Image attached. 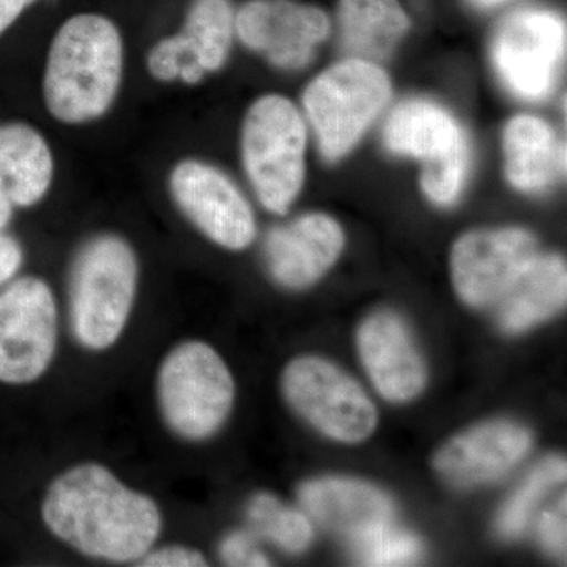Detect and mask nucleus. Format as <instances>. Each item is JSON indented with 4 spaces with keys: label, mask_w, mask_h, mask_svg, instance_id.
Segmentation results:
<instances>
[{
    "label": "nucleus",
    "mask_w": 567,
    "mask_h": 567,
    "mask_svg": "<svg viewBox=\"0 0 567 567\" xmlns=\"http://www.w3.org/2000/svg\"><path fill=\"white\" fill-rule=\"evenodd\" d=\"M386 147L424 162L421 186L432 203L451 205L464 186L468 145L450 112L424 100H410L391 112Z\"/></svg>",
    "instance_id": "6e6552de"
},
{
    "label": "nucleus",
    "mask_w": 567,
    "mask_h": 567,
    "mask_svg": "<svg viewBox=\"0 0 567 567\" xmlns=\"http://www.w3.org/2000/svg\"><path fill=\"white\" fill-rule=\"evenodd\" d=\"M532 445L527 429L492 421L451 439L436 453L434 466L440 476L456 486H477L507 475L527 457Z\"/></svg>",
    "instance_id": "4468645a"
},
{
    "label": "nucleus",
    "mask_w": 567,
    "mask_h": 567,
    "mask_svg": "<svg viewBox=\"0 0 567 567\" xmlns=\"http://www.w3.org/2000/svg\"><path fill=\"white\" fill-rule=\"evenodd\" d=\"M235 382L221 354L207 342H178L156 374V402L169 431L186 442L215 435L233 412Z\"/></svg>",
    "instance_id": "20e7f679"
},
{
    "label": "nucleus",
    "mask_w": 567,
    "mask_h": 567,
    "mask_svg": "<svg viewBox=\"0 0 567 567\" xmlns=\"http://www.w3.org/2000/svg\"><path fill=\"white\" fill-rule=\"evenodd\" d=\"M506 175L522 192H537L565 171L566 152L557 147L548 123L533 115H517L503 134Z\"/></svg>",
    "instance_id": "aec40b11"
},
{
    "label": "nucleus",
    "mask_w": 567,
    "mask_h": 567,
    "mask_svg": "<svg viewBox=\"0 0 567 567\" xmlns=\"http://www.w3.org/2000/svg\"><path fill=\"white\" fill-rule=\"evenodd\" d=\"M338 22L344 50L372 63L385 61L410 24L398 0H341Z\"/></svg>",
    "instance_id": "412c9836"
},
{
    "label": "nucleus",
    "mask_w": 567,
    "mask_h": 567,
    "mask_svg": "<svg viewBox=\"0 0 567 567\" xmlns=\"http://www.w3.org/2000/svg\"><path fill=\"white\" fill-rule=\"evenodd\" d=\"M566 495H563L561 499L551 506V509L546 511L540 516L539 527H537L540 543L550 554L557 555V557H565L566 555Z\"/></svg>",
    "instance_id": "bb28decb"
},
{
    "label": "nucleus",
    "mask_w": 567,
    "mask_h": 567,
    "mask_svg": "<svg viewBox=\"0 0 567 567\" xmlns=\"http://www.w3.org/2000/svg\"><path fill=\"white\" fill-rule=\"evenodd\" d=\"M472 2L477 7H483V9H491V7L499 6L505 0H472Z\"/></svg>",
    "instance_id": "473e14b6"
},
{
    "label": "nucleus",
    "mask_w": 567,
    "mask_h": 567,
    "mask_svg": "<svg viewBox=\"0 0 567 567\" xmlns=\"http://www.w3.org/2000/svg\"><path fill=\"white\" fill-rule=\"evenodd\" d=\"M358 352L375 390L391 402L415 399L425 385V365L405 323L377 312L358 331Z\"/></svg>",
    "instance_id": "dca6fc26"
},
{
    "label": "nucleus",
    "mask_w": 567,
    "mask_h": 567,
    "mask_svg": "<svg viewBox=\"0 0 567 567\" xmlns=\"http://www.w3.org/2000/svg\"><path fill=\"white\" fill-rule=\"evenodd\" d=\"M350 540L354 558L363 566L415 565L423 554L417 537L404 529L395 528L393 522L380 525Z\"/></svg>",
    "instance_id": "393cba45"
},
{
    "label": "nucleus",
    "mask_w": 567,
    "mask_h": 567,
    "mask_svg": "<svg viewBox=\"0 0 567 567\" xmlns=\"http://www.w3.org/2000/svg\"><path fill=\"white\" fill-rule=\"evenodd\" d=\"M306 126L292 102L265 95L246 112L241 153L246 175L267 210L284 215L305 182Z\"/></svg>",
    "instance_id": "39448f33"
},
{
    "label": "nucleus",
    "mask_w": 567,
    "mask_h": 567,
    "mask_svg": "<svg viewBox=\"0 0 567 567\" xmlns=\"http://www.w3.org/2000/svg\"><path fill=\"white\" fill-rule=\"evenodd\" d=\"M223 561L229 566H268L270 561L262 551L257 550L256 540L246 533H233L226 537L219 548Z\"/></svg>",
    "instance_id": "cd10ccee"
},
{
    "label": "nucleus",
    "mask_w": 567,
    "mask_h": 567,
    "mask_svg": "<svg viewBox=\"0 0 567 567\" xmlns=\"http://www.w3.org/2000/svg\"><path fill=\"white\" fill-rule=\"evenodd\" d=\"M37 0H0V37Z\"/></svg>",
    "instance_id": "7c9ffc66"
},
{
    "label": "nucleus",
    "mask_w": 567,
    "mask_h": 567,
    "mask_svg": "<svg viewBox=\"0 0 567 567\" xmlns=\"http://www.w3.org/2000/svg\"><path fill=\"white\" fill-rule=\"evenodd\" d=\"M390 96L385 71L361 59H346L317 76L306 89L305 110L324 158L344 156Z\"/></svg>",
    "instance_id": "423d86ee"
},
{
    "label": "nucleus",
    "mask_w": 567,
    "mask_h": 567,
    "mask_svg": "<svg viewBox=\"0 0 567 567\" xmlns=\"http://www.w3.org/2000/svg\"><path fill=\"white\" fill-rule=\"evenodd\" d=\"M147 70L153 80L159 82H182L196 85L205 78V71L189 58L181 33L159 40L147 55Z\"/></svg>",
    "instance_id": "a878e982"
},
{
    "label": "nucleus",
    "mask_w": 567,
    "mask_h": 567,
    "mask_svg": "<svg viewBox=\"0 0 567 567\" xmlns=\"http://www.w3.org/2000/svg\"><path fill=\"white\" fill-rule=\"evenodd\" d=\"M566 48V24L547 10H518L499 22L494 61L509 91L527 100L550 92L555 70Z\"/></svg>",
    "instance_id": "9b49d317"
},
{
    "label": "nucleus",
    "mask_w": 567,
    "mask_h": 567,
    "mask_svg": "<svg viewBox=\"0 0 567 567\" xmlns=\"http://www.w3.org/2000/svg\"><path fill=\"white\" fill-rule=\"evenodd\" d=\"M346 238L330 216L311 213L278 227L265 244L268 270L287 289L311 286L338 260Z\"/></svg>",
    "instance_id": "2eb2a0df"
},
{
    "label": "nucleus",
    "mask_w": 567,
    "mask_h": 567,
    "mask_svg": "<svg viewBox=\"0 0 567 567\" xmlns=\"http://www.w3.org/2000/svg\"><path fill=\"white\" fill-rule=\"evenodd\" d=\"M144 567H200L207 566V558L196 548L186 546H167L151 548L140 559Z\"/></svg>",
    "instance_id": "c85d7f7f"
},
{
    "label": "nucleus",
    "mask_w": 567,
    "mask_h": 567,
    "mask_svg": "<svg viewBox=\"0 0 567 567\" xmlns=\"http://www.w3.org/2000/svg\"><path fill=\"white\" fill-rule=\"evenodd\" d=\"M248 522L254 535L287 551L301 554L315 537L311 518L284 505L278 496L257 494L248 505Z\"/></svg>",
    "instance_id": "5701e85b"
},
{
    "label": "nucleus",
    "mask_w": 567,
    "mask_h": 567,
    "mask_svg": "<svg viewBox=\"0 0 567 567\" xmlns=\"http://www.w3.org/2000/svg\"><path fill=\"white\" fill-rule=\"evenodd\" d=\"M567 270L558 256H539L525 267L513 286L496 301L499 327L520 333L565 308Z\"/></svg>",
    "instance_id": "6ab92c4d"
},
{
    "label": "nucleus",
    "mask_w": 567,
    "mask_h": 567,
    "mask_svg": "<svg viewBox=\"0 0 567 567\" xmlns=\"http://www.w3.org/2000/svg\"><path fill=\"white\" fill-rule=\"evenodd\" d=\"M192 61L207 73L221 70L229 58L235 13L229 0H194L181 32Z\"/></svg>",
    "instance_id": "4be33fe9"
},
{
    "label": "nucleus",
    "mask_w": 567,
    "mask_h": 567,
    "mask_svg": "<svg viewBox=\"0 0 567 567\" xmlns=\"http://www.w3.org/2000/svg\"><path fill=\"white\" fill-rule=\"evenodd\" d=\"M17 210L18 208L14 207L9 194L0 186V233H7Z\"/></svg>",
    "instance_id": "2f4dec72"
},
{
    "label": "nucleus",
    "mask_w": 567,
    "mask_h": 567,
    "mask_svg": "<svg viewBox=\"0 0 567 567\" xmlns=\"http://www.w3.org/2000/svg\"><path fill=\"white\" fill-rule=\"evenodd\" d=\"M59 342V306L39 276L0 287V383L25 386L47 374Z\"/></svg>",
    "instance_id": "0eeeda50"
},
{
    "label": "nucleus",
    "mask_w": 567,
    "mask_h": 567,
    "mask_svg": "<svg viewBox=\"0 0 567 567\" xmlns=\"http://www.w3.org/2000/svg\"><path fill=\"white\" fill-rule=\"evenodd\" d=\"M140 259L117 234L81 246L70 275V324L78 344L104 352L121 341L140 289Z\"/></svg>",
    "instance_id": "7ed1b4c3"
},
{
    "label": "nucleus",
    "mask_w": 567,
    "mask_h": 567,
    "mask_svg": "<svg viewBox=\"0 0 567 567\" xmlns=\"http://www.w3.org/2000/svg\"><path fill=\"white\" fill-rule=\"evenodd\" d=\"M55 164L47 137L25 122L0 123V186L17 208H32L50 193Z\"/></svg>",
    "instance_id": "a211bd4d"
},
{
    "label": "nucleus",
    "mask_w": 567,
    "mask_h": 567,
    "mask_svg": "<svg viewBox=\"0 0 567 567\" xmlns=\"http://www.w3.org/2000/svg\"><path fill=\"white\" fill-rule=\"evenodd\" d=\"M40 513L55 539L84 557L115 565L140 561L163 532L158 503L96 462L55 476Z\"/></svg>",
    "instance_id": "f257e3e1"
},
{
    "label": "nucleus",
    "mask_w": 567,
    "mask_h": 567,
    "mask_svg": "<svg viewBox=\"0 0 567 567\" xmlns=\"http://www.w3.org/2000/svg\"><path fill=\"white\" fill-rule=\"evenodd\" d=\"M282 393L298 415L338 442L360 443L375 431V405L363 388L322 358L290 361L282 372Z\"/></svg>",
    "instance_id": "1a4fd4ad"
},
{
    "label": "nucleus",
    "mask_w": 567,
    "mask_h": 567,
    "mask_svg": "<svg viewBox=\"0 0 567 567\" xmlns=\"http://www.w3.org/2000/svg\"><path fill=\"white\" fill-rule=\"evenodd\" d=\"M298 499L311 520L350 539L394 518L390 496L371 484L349 477L309 481L298 491Z\"/></svg>",
    "instance_id": "f3484780"
},
{
    "label": "nucleus",
    "mask_w": 567,
    "mask_h": 567,
    "mask_svg": "<svg viewBox=\"0 0 567 567\" xmlns=\"http://www.w3.org/2000/svg\"><path fill=\"white\" fill-rule=\"evenodd\" d=\"M123 69L125 48L117 25L103 14H74L48 50L44 106L63 125L99 121L117 100Z\"/></svg>",
    "instance_id": "f03ea898"
},
{
    "label": "nucleus",
    "mask_w": 567,
    "mask_h": 567,
    "mask_svg": "<svg viewBox=\"0 0 567 567\" xmlns=\"http://www.w3.org/2000/svg\"><path fill=\"white\" fill-rule=\"evenodd\" d=\"M537 254L527 230H476L458 238L451 254L456 292L464 303L495 305Z\"/></svg>",
    "instance_id": "ddd939ff"
},
{
    "label": "nucleus",
    "mask_w": 567,
    "mask_h": 567,
    "mask_svg": "<svg viewBox=\"0 0 567 567\" xmlns=\"http://www.w3.org/2000/svg\"><path fill=\"white\" fill-rule=\"evenodd\" d=\"M566 473L567 464L563 457L551 456L539 462L502 507L496 520L499 536L506 539L520 536L528 527L537 505L550 488L566 480Z\"/></svg>",
    "instance_id": "b1692460"
},
{
    "label": "nucleus",
    "mask_w": 567,
    "mask_h": 567,
    "mask_svg": "<svg viewBox=\"0 0 567 567\" xmlns=\"http://www.w3.org/2000/svg\"><path fill=\"white\" fill-rule=\"evenodd\" d=\"M167 185L182 215L213 244L230 251L252 244L257 229L251 205L218 167L182 159L171 171Z\"/></svg>",
    "instance_id": "9d476101"
},
{
    "label": "nucleus",
    "mask_w": 567,
    "mask_h": 567,
    "mask_svg": "<svg viewBox=\"0 0 567 567\" xmlns=\"http://www.w3.org/2000/svg\"><path fill=\"white\" fill-rule=\"evenodd\" d=\"M330 29L324 11L293 0H251L235 13L241 43L282 70L308 65Z\"/></svg>",
    "instance_id": "f8f14e48"
},
{
    "label": "nucleus",
    "mask_w": 567,
    "mask_h": 567,
    "mask_svg": "<svg viewBox=\"0 0 567 567\" xmlns=\"http://www.w3.org/2000/svg\"><path fill=\"white\" fill-rule=\"evenodd\" d=\"M22 264L24 249L20 241L7 233H0V287L17 278Z\"/></svg>",
    "instance_id": "c756f323"
}]
</instances>
